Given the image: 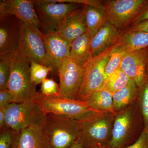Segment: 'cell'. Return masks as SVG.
Returning <instances> with one entry per match:
<instances>
[{
	"mask_svg": "<svg viewBox=\"0 0 148 148\" xmlns=\"http://www.w3.org/2000/svg\"><path fill=\"white\" fill-rule=\"evenodd\" d=\"M144 129L138 101L116 114L109 144L114 148H126L135 143Z\"/></svg>",
	"mask_w": 148,
	"mask_h": 148,
	"instance_id": "obj_1",
	"label": "cell"
},
{
	"mask_svg": "<svg viewBox=\"0 0 148 148\" xmlns=\"http://www.w3.org/2000/svg\"><path fill=\"white\" fill-rule=\"evenodd\" d=\"M6 126L18 131L26 128L43 130L46 114L34 101L6 106Z\"/></svg>",
	"mask_w": 148,
	"mask_h": 148,
	"instance_id": "obj_2",
	"label": "cell"
},
{
	"mask_svg": "<svg viewBox=\"0 0 148 148\" xmlns=\"http://www.w3.org/2000/svg\"><path fill=\"white\" fill-rule=\"evenodd\" d=\"M116 114L102 112L88 119L79 121L77 140L84 148L109 144L112 138Z\"/></svg>",
	"mask_w": 148,
	"mask_h": 148,
	"instance_id": "obj_3",
	"label": "cell"
},
{
	"mask_svg": "<svg viewBox=\"0 0 148 148\" xmlns=\"http://www.w3.org/2000/svg\"><path fill=\"white\" fill-rule=\"evenodd\" d=\"M35 102L45 114H55L79 121L88 119L102 112L92 108L86 101L47 96L41 93Z\"/></svg>",
	"mask_w": 148,
	"mask_h": 148,
	"instance_id": "obj_4",
	"label": "cell"
},
{
	"mask_svg": "<svg viewBox=\"0 0 148 148\" xmlns=\"http://www.w3.org/2000/svg\"><path fill=\"white\" fill-rule=\"evenodd\" d=\"M43 132L52 148H68L78 139L79 122L59 115L47 114Z\"/></svg>",
	"mask_w": 148,
	"mask_h": 148,
	"instance_id": "obj_5",
	"label": "cell"
},
{
	"mask_svg": "<svg viewBox=\"0 0 148 148\" xmlns=\"http://www.w3.org/2000/svg\"><path fill=\"white\" fill-rule=\"evenodd\" d=\"M19 40L15 56L31 65L36 62L47 66L43 33L36 27L19 20Z\"/></svg>",
	"mask_w": 148,
	"mask_h": 148,
	"instance_id": "obj_6",
	"label": "cell"
},
{
	"mask_svg": "<svg viewBox=\"0 0 148 148\" xmlns=\"http://www.w3.org/2000/svg\"><path fill=\"white\" fill-rule=\"evenodd\" d=\"M30 67V64L12 56L11 74L8 89L13 96L14 103L36 101L39 98L41 93L37 92L36 86L31 80Z\"/></svg>",
	"mask_w": 148,
	"mask_h": 148,
	"instance_id": "obj_7",
	"label": "cell"
},
{
	"mask_svg": "<svg viewBox=\"0 0 148 148\" xmlns=\"http://www.w3.org/2000/svg\"><path fill=\"white\" fill-rule=\"evenodd\" d=\"M115 45L91 57L84 65V77L77 100L86 101L93 92L103 88L105 69Z\"/></svg>",
	"mask_w": 148,
	"mask_h": 148,
	"instance_id": "obj_8",
	"label": "cell"
},
{
	"mask_svg": "<svg viewBox=\"0 0 148 148\" xmlns=\"http://www.w3.org/2000/svg\"><path fill=\"white\" fill-rule=\"evenodd\" d=\"M34 4L43 33L56 30L60 21L80 8L81 5L74 3L54 2L51 0H36L34 1Z\"/></svg>",
	"mask_w": 148,
	"mask_h": 148,
	"instance_id": "obj_9",
	"label": "cell"
},
{
	"mask_svg": "<svg viewBox=\"0 0 148 148\" xmlns=\"http://www.w3.org/2000/svg\"><path fill=\"white\" fill-rule=\"evenodd\" d=\"M148 0L102 1L108 21L117 29L130 26Z\"/></svg>",
	"mask_w": 148,
	"mask_h": 148,
	"instance_id": "obj_10",
	"label": "cell"
},
{
	"mask_svg": "<svg viewBox=\"0 0 148 148\" xmlns=\"http://www.w3.org/2000/svg\"><path fill=\"white\" fill-rule=\"evenodd\" d=\"M59 78V98L77 100L84 77V66L69 58L61 62L57 69Z\"/></svg>",
	"mask_w": 148,
	"mask_h": 148,
	"instance_id": "obj_11",
	"label": "cell"
},
{
	"mask_svg": "<svg viewBox=\"0 0 148 148\" xmlns=\"http://www.w3.org/2000/svg\"><path fill=\"white\" fill-rule=\"evenodd\" d=\"M47 66L57 73V69L64 59L69 58L71 44L57 31L51 30L43 33Z\"/></svg>",
	"mask_w": 148,
	"mask_h": 148,
	"instance_id": "obj_12",
	"label": "cell"
},
{
	"mask_svg": "<svg viewBox=\"0 0 148 148\" xmlns=\"http://www.w3.org/2000/svg\"><path fill=\"white\" fill-rule=\"evenodd\" d=\"M19 19L0 14V56H15L19 40Z\"/></svg>",
	"mask_w": 148,
	"mask_h": 148,
	"instance_id": "obj_13",
	"label": "cell"
},
{
	"mask_svg": "<svg viewBox=\"0 0 148 148\" xmlns=\"http://www.w3.org/2000/svg\"><path fill=\"white\" fill-rule=\"evenodd\" d=\"M148 59V47L127 51L120 68L134 81L139 89L147 80L146 67Z\"/></svg>",
	"mask_w": 148,
	"mask_h": 148,
	"instance_id": "obj_14",
	"label": "cell"
},
{
	"mask_svg": "<svg viewBox=\"0 0 148 148\" xmlns=\"http://www.w3.org/2000/svg\"><path fill=\"white\" fill-rule=\"evenodd\" d=\"M0 14L16 16L19 20L32 24L41 31V25L35 10L34 1L1 0Z\"/></svg>",
	"mask_w": 148,
	"mask_h": 148,
	"instance_id": "obj_15",
	"label": "cell"
},
{
	"mask_svg": "<svg viewBox=\"0 0 148 148\" xmlns=\"http://www.w3.org/2000/svg\"><path fill=\"white\" fill-rule=\"evenodd\" d=\"M56 31L71 44L86 33L87 27L83 7L65 17L58 24Z\"/></svg>",
	"mask_w": 148,
	"mask_h": 148,
	"instance_id": "obj_16",
	"label": "cell"
},
{
	"mask_svg": "<svg viewBox=\"0 0 148 148\" xmlns=\"http://www.w3.org/2000/svg\"><path fill=\"white\" fill-rule=\"evenodd\" d=\"M120 35L118 29L107 22L91 40L90 50L92 57L99 55L116 45Z\"/></svg>",
	"mask_w": 148,
	"mask_h": 148,
	"instance_id": "obj_17",
	"label": "cell"
},
{
	"mask_svg": "<svg viewBox=\"0 0 148 148\" xmlns=\"http://www.w3.org/2000/svg\"><path fill=\"white\" fill-rule=\"evenodd\" d=\"M16 132L11 148H52L42 130L26 128Z\"/></svg>",
	"mask_w": 148,
	"mask_h": 148,
	"instance_id": "obj_18",
	"label": "cell"
},
{
	"mask_svg": "<svg viewBox=\"0 0 148 148\" xmlns=\"http://www.w3.org/2000/svg\"><path fill=\"white\" fill-rule=\"evenodd\" d=\"M139 88L131 79L128 84L113 95V109L116 113L126 109L138 101Z\"/></svg>",
	"mask_w": 148,
	"mask_h": 148,
	"instance_id": "obj_19",
	"label": "cell"
},
{
	"mask_svg": "<svg viewBox=\"0 0 148 148\" xmlns=\"http://www.w3.org/2000/svg\"><path fill=\"white\" fill-rule=\"evenodd\" d=\"M92 37L86 32L71 44L69 58L78 65L84 66L92 57L90 43Z\"/></svg>",
	"mask_w": 148,
	"mask_h": 148,
	"instance_id": "obj_20",
	"label": "cell"
},
{
	"mask_svg": "<svg viewBox=\"0 0 148 148\" xmlns=\"http://www.w3.org/2000/svg\"><path fill=\"white\" fill-rule=\"evenodd\" d=\"M116 45L127 51L148 47V32L126 31L121 34Z\"/></svg>",
	"mask_w": 148,
	"mask_h": 148,
	"instance_id": "obj_21",
	"label": "cell"
},
{
	"mask_svg": "<svg viewBox=\"0 0 148 148\" xmlns=\"http://www.w3.org/2000/svg\"><path fill=\"white\" fill-rule=\"evenodd\" d=\"M88 33L94 36L104 24L108 22L107 14L104 10L89 5H84Z\"/></svg>",
	"mask_w": 148,
	"mask_h": 148,
	"instance_id": "obj_22",
	"label": "cell"
},
{
	"mask_svg": "<svg viewBox=\"0 0 148 148\" xmlns=\"http://www.w3.org/2000/svg\"><path fill=\"white\" fill-rule=\"evenodd\" d=\"M86 101L94 110L104 112L116 114L114 110L113 94L105 88L93 92Z\"/></svg>",
	"mask_w": 148,
	"mask_h": 148,
	"instance_id": "obj_23",
	"label": "cell"
},
{
	"mask_svg": "<svg viewBox=\"0 0 148 148\" xmlns=\"http://www.w3.org/2000/svg\"><path fill=\"white\" fill-rule=\"evenodd\" d=\"M127 52L117 45L115 46L105 69L103 88L110 77L120 68L123 60Z\"/></svg>",
	"mask_w": 148,
	"mask_h": 148,
	"instance_id": "obj_24",
	"label": "cell"
},
{
	"mask_svg": "<svg viewBox=\"0 0 148 148\" xmlns=\"http://www.w3.org/2000/svg\"><path fill=\"white\" fill-rule=\"evenodd\" d=\"M130 80L129 77L120 68L110 77L103 88L108 90L113 95L126 86Z\"/></svg>",
	"mask_w": 148,
	"mask_h": 148,
	"instance_id": "obj_25",
	"label": "cell"
},
{
	"mask_svg": "<svg viewBox=\"0 0 148 148\" xmlns=\"http://www.w3.org/2000/svg\"><path fill=\"white\" fill-rule=\"evenodd\" d=\"M12 56H0V90L8 89L11 74Z\"/></svg>",
	"mask_w": 148,
	"mask_h": 148,
	"instance_id": "obj_26",
	"label": "cell"
},
{
	"mask_svg": "<svg viewBox=\"0 0 148 148\" xmlns=\"http://www.w3.org/2000/svg\"><path fill=\"white\" fill-rule=\"evenodd\" d=\"M30 66L31 80L36 86L47 78L49 72H52V69L49 67L36 62H32Z\"/></svg>",
	"mask_w": 148,
	"mask_h": 148,
	"instance_id": "obj_27",
	"label": "cell"
},
{
	"mask_svg": "<svg viewBox=\"0 0 148 148\" xmlns=\"http://www.w3.org/2000/svg\"><path fill=\"white\" fill-rule=\"evenodd\" d=\"M138 103L144 121L145 128L148 130V79L139 89Z\"/></svg>",
	"mask_w": 148,
	"mask_h": 148,
	"instance_id": "obj_28",
	"label": "cell"
},
{
	"mask_svg": "<svg viewBox=\"0 0 148 148\" xmlns=\"http://www.w3.org/2000/svg\"><path fill=\"white\" fill-rule=\"evenodd\" d=\"M59 85L53 79L46 78L41 83V94L47 96L58 97Z\"/></svg>",
	"mask_w": 148,
	"mask_h": 148,
	"instance_id": "obj_29",
	"label": "cell"
},
{
	"mask_svg": "<svg viewBox=\"0 0 148 148\" xmlns=\"http://www.w3.org/2000/svg\"><path fill=\"white\" fill-rule=\"evenodd\" d=\"M16 132L7 126L1 130L0 148H11Z\"/></svg>",
	"mask_w": 148,
	"mask_h": 148,
	"instance_id": "obj_30",
	"label": "cell"
},
{
	"mask_svg": "<svg viewBox=\"0 0 148 148\" xmlns=\"http://www.w3.org/2000/svg\"><path fill=\"white\" fill-rule=\"evenodd\" d=\"M126 148H148V130L145 128L136 141Z\"/></svg>",
	"mask_w": 148,
	"mask_h": 148,
	"instance_id": "obj_31",
	"label": "cell"
},
{
	"mask_svg": "<svg viewBox=\"0 0 148 148\" xmlns=\"http://www.w3.org/2000/svg\"><path fill=\"white\" fill-rule=\"evenodd\" d=\"M14 103L13 96L8 89L0 90V107Z\"/></svg>",
	"mask_w": 148,
	"mask_h": 148,
	"instance_id": "obj_32",
	"label": "cell"
},
{
	"mask_svg": "<svg viewBox=\"0 0 148 148\" xmlns=\"http://www.w3.org/2000/svg\"><path fill=\"white\" fill-rule=\"evenodd\" d=\"M146 20H148V0L132 20L131 24Z\"/></svg>",
	"mask_w": 148,
	"mask_h": 148,
	"instance_id": "obj_33",
	"label": "cell"
},
{
	"mask_svg": "<svg viewBox=\"0 0 148 148\" xmlns=\"http://www.w3.org/2000/svg\"><path fill=\"white\" fill-rule=\"evenodd\" d=\"M6 106L0 107V129H3L6 126Z\"/></svg>",
	"mask_w": 148,
	"mask_h": 148,
	"instance_id": "obj_34",
	"label": "cell"
},
{
	"mask_svg": "<svg viewBox=\"0 0 148 148\" xmlns=\"http://www.w3.org/2000/svg\"><path fill=\"white\" fill-rule=\"evenodd\" d=\"M68 148H84L82 145L79 143L78 140H77L74 142Z\"/></svg>",
	"mask_w": 148,
	"mask_h": 148,
	"instance_id": "obj_35",
	"label": "cell"
},
{
	"mask_svg": "<svg viewBox=\"0 0 148 148\" xmlns=\"http://www.w3.org/2000/svg\"><path fill=\"white\" fill-rule=\"evenodd\" d=\"M89 148H114L111 147L109 144H105V145H98L93 146Z\"/></svg>",
	"mask_w": 148,
	"mask_h": 148,
	"instance_id": "obj_36",
	"label": "cell"
},
{
	"mask_svg": "<svg viewBox=\"0 0 148 148\" xmlns=\"http://www.w3.org/2000/svg\"><path fill=\"white\" fill-rule=\"evenodd\" d=\"M146 75H147V79H148V59L147 67H146Z\"/></svg>",
	"mask_w": 148,
	"mask_h": 148,
	"instance_id": "obj_37",
	"label": "cell"
}]
</instances>
